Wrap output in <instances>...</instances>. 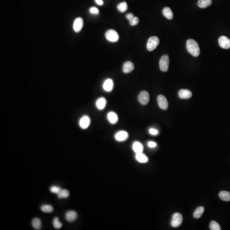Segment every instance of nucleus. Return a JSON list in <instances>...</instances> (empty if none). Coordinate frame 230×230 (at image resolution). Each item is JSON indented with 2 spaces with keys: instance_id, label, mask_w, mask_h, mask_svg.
<instances>
[{
  "instance_id": "5",
  "label": "nucleus",
  "mask_w": 230,
  "mask_h": 230,
  "mask_svg": "<svg viewBox=\"0 0 230 230\" xmlns=\"http://www.w3.org/2000/svg\"><path fill=\"white\" fill-rule=\"evenodd\" d=\"M183 222V217L179 213H176L173 215L171 221V225L174 228L179 227Z\"/></svg>"
},
{
  "instance_id": "22",
  "label": "nucleus",
  "mask_w": 230,
  "mask_h": 230,
  "mask_svg": "<svg viewBox=\"0 0 230 230\" xmlns=\"http://www.w3.org/2000/svg\"><path fill=\"white\" fill-rule=\"evenodd\" d=\"M212 4V0H199L198 5L201 8H206Z\"/></svg>"
},
{
  "instance_id": "36",
  "label": "nucleus",
  "mask_w": 230,
  "mask_h": 230,
  "mask_svg": "<svg viewBox=\"0 0 230 230\" xmlns=\"http://www.w3.org/2000/svg\"><path fill=\"white\" fill-rule=\"evenodd\" d=\"M96 3L98 5H102L103 4V1L102 0H95Z\"/></svg>"
},
{
  "instance_id": "16",
  "label": "nucleus",
  "mask_w": 230,
  "mask_h": 230,
  "mask_svg": "<svg viewBox=\"0 0 230 230\" xmlns=\"http://www.w3.org/2000/svg\"><path fill=\"white\" fill-rule=\"evenodd\" d=\"M103 89L107 92H110L113 89V81L110 79L105 80L103 84Z\"/></svg>"
},
{
  "instance_id": "33",
  "label": "nucleus",
  "mask_w": 230,
  "mask_h": 230,
  "mask_svg": "<svg viewBox=\"0 0 230 230\" xmlns=\"http://www.w3.org/2000/svg\"><path fill=\"white\" fill-rule=\"evenodd\" d=\"M149 133L151 135H156L158 134V131L154 128H151L149 130Z\"/></svg>"
},
{
  "instance_id": "26",
  "label": "nucleus",
  "mask_w": 230,
  "mask_h": 230,
  "mask_svg": "<svg viewBox=\"0 0 230 230\" xmlns=\"http://www.w3.org/2000/svg\"><path fill=\"white\" fill-rule=\"evenodd\" d=\"M117 9L121 13H124L128 9V6L126 2H122L118 4Z\"/></svg>"
},
{
  "instance_id": "18",
  "label": "nucleus",
  "mask_w": 230,
  "mask_h": 230,
  "mask_svg": "<svg viewBox=\"0 0 230 230\" xmlns=\"http://www.w3.org/2000/svg\"><path fill=\"white\" fill-rule=\"evenodd\" d=\"M135 158L137 161L141 163H146L148 161V158L147 155L142 153H136Z\"/></svg>"
},
{
  "instance_id": "2",
  "label": "nucleus",
  "mask_w": 230,
  "mask_h": 230,
  "mask_svg": "<svg viewBox=\"0 0 230 230\" xmlns=\"http://www.w3.org/2000/svg\"><path fill=\"white\" fill-rule=\"evenodd\" d=\"M160 41L156 36L151 37L148 40L147 44V48L149 51H152L156 49L160 44Z\"/></svg>"
},
{
  "instance_id": "13",
  "label": "nucleus",
  "mask_w": 230,
  "mask_h": 230,
  "mask_svg": "<svg viewBox=\"0 0 230 230\" xmlns=\"http://www.w3.org/2000/svg\"><path fill=\"white\" fill-rule=\"evenodd\" d=\"M192 96V94L190 90L182 89L179 92V96L181 99H189Z\"/></svg>"
},
{
  "instance_id": "9",
  "label": "nucleus",
  "mask_w": 230,
  "mask_h": 230,
  "mask_svg": "<svg viewBox=\"0 0 230 230\" xmlns=\"http://www.w3.org/2000/svg\"><path fill=\"white\" fill-rule=\"evenodd\" d=\"M129 135L126 131L121 130L117 132L115 134V140L120 142L125 141L128 139Z\"/></svg>"
},
{
  "instance_id": "20",
  "label": "nucleus",
  "mask_w": 230,
  "mask_h": 230,
  "mask_svg": "<svg viewBox=\"0 0 230 230\" xmlns=\"http://www.w3.org/2000/svg\"><path fill=\"white\" fill-rule=\"evenodd\" d=\"M162 14L165 18L169 20H171L174 18V13L170 7H165L162 10Z\"/></svg>"
},
{
  "instance_id": "7",
  "label": "nucleus",
  "mask_w": 230,
  "mask_h": 230,
  "mask_svg": "<svg viewBox=\"0 0 230 230\" xmlns=\"http://www.w3.org/2000/svg\"><path fill=\"white\" fill-rule=\"evenodd\" d=\"M150 96L148 93L146 91L140 92L138 96L139 101L142 105H146L149 101Z\"/></svg>"
},
{
  "instance_id": "21",
  "label": "nucleus",
  "mask_w": 230,
  "mask_h": 230,
  "mask_svg": "<svg viewBox=\"0 0 230 230\" xmlns=\"http://www.w3.org/2000/svg\"><path fill=\"white\" fill-rule=\"evenodd\" d=\"M219 198L223 201L229 202L230 201V192L228 191H222L219 194Z\"/></svg>"
},
{
  "instance_id": "34",
  "label": "nucleus",
  "mask_w": 230,
  "mask_h": 230,
  "mask_svg": "<svg viewBox=\"0 0 230 230\" xmlns=\"http://www.w3.org/2000/svg\"><path fill=\"white\" fill-rule=\"evenodd\" d=\"M148 146L150 148H155L156 147L157 144L154 141H150L148 142Z\"/></svg>"
},
{
  "instance_id": "32",
  "label": "nucleus",
  "mask_w": 230,
  "mask_h": 230,
  "mask_svg": "<svg viewBox=\"0 0 230 230\" xmlns=\"http://www.w3.org/2000/svg\"><path fill=\"white\" fill-rule=\"evenodd\" d=\"M90 12L94 14H98L99 13V10L95 7H91L90 9Z\"/></svg>"
},
{
  "instance_id": "31",
  "label": "nucleus",
  "mask_w": 230,
  "mask_h": 230,
  "mask_svg": "<svg viewBox=\"0 0 230 230\" xmlns=\"http://www.w3.org/2000/svg\"><path fill=\"white\" fill-rule=\"evenodd\" d=\"M139 18L137 17H134L132 20H130L129 22L131 26H134L137 25L139 23Z\"/></svg>"
},
{
  "instance_id": "6",
  "label": "nucleus",
  "mask_w": 230,
  "mask_h": 230,
  "mask_svg": "<svg viewBox=\"0 0 230 230\" xmlns=\"http://www.w3.org/2000/svg\"><path fill=\"white\" fill-rule=\"evenodd\" d=\"M157 102L161 109L166 110L168 108V103L165 96L160 95L157 97Z\"/></svg>"
},
{
  "instance_id": "8",
  "label": "nucleus",
  "mask_w": 230,
  "mask_h": 230,
  "mask_svg": "<svg viewBox=\"0 0 230 230\" xmlns=\"http://www.w3.org/2000/svg\"><path fill=\"white\" fill-rule=\"evenodd\" d=\"M219 44L221 47L223 49L230 48V40L225 36H222L219 39Z\"/></svg>"
},
{
  "instance_id": "23",
  "label": "nucleus",
  "mask_w": 230,
  "mask_h": 230,
  "mask_svg": "<svg viewBox=\"0 0 230 230\" xmlns=\"http://www.w3.org/2000/svg\"><path fill=\"white\" fill-rule=\"evenodd\" d=\"M205 211L204 207L200 206L196 209L193 213V217L196 219H199L202 217Z\"/></svg>"
},
{
  "instance_id": "27",
  "label": "nucleus",
  "mask_w": 230,
  "mask_h": 230,
  "mask_svg": "<svg viewBox=\"0 0 230 230\" xmlns=\"http://www.w3.org/2000/svg\"><path fill=\"white\" fill-rule=\"evenodd\" d=\"M41 209L43 212L46 213H52L53 211V207L49 205H44L41 206Z\"/></svg>"
},
{
  "instance_id": "4",
  "label": "nucleus",
  "mask_w": 230,
  "mask_h": 230,
  "mask_svg": "<svg viewBox=\"0 0 230 230\" xmlns=\"http://www.w3.org/2000/svg\"><path fill=\"white\" fill-rule=\"evenodd\" d=\"M105 37L108 41L112 42H116L119 39V35L114 30H109L105 33Z\"/></svg>"
},
{
  "instance_id": "3",
  "label": "nucleus",
  "mask_w": 230,
  "mask_h": 230,
  "mask_svg": "<svg viewBox=\"0 0 230 230\" xmlns=\"http://www.w3.org/2000/svg\"><path fill=\"white\" fill-rule=\"evenodd\" d=\"M169 58L167 55H164L162 56L160 60V70L164 72H167L169 68Z\"/></svg>"
},
{
  "instance_id": "29",
  "label": "nucleus",
  "mask_w": 230,
  "mask_h": 230,
  "mask_svg": "<svg viewBox=\"0 0 230 230\" xmlns=\"http://www.w3.org/2000/svg\"><path fill=\"white\" fill-rule=\"evenodd\" d=\"M53 225L56 229H60L62 227V224L58 219V218L55 217L53 220Z\"/></svg>"
},
{
  "instance_id": "15",
  "label": "nucleus",
  "mask_w": 230,
  "mask_h": 230,
  "mask_svg": "<svg viewBox=\"0 0 230 230\" xmlns=\"http://www.w3.org/2000/svg\"><path fill=\"white\" fill-rule=\"evenodd\" d=\"M134 69V65L130 61H127L124 64L123 71L124 73H128L132 72Z\"/></svg>"
},
{
  "instance_id": "11",
  "label": "nucleus",
  "mask_w": 230,
  "mask_h": 230,
  "mask_svg": "<svg viewBox=\"0 0 230 230\" xmlns=\"http://www.w3.org/2000/svg\"><path fill=\"white\" fill-rule=\"evenodd\" d=\"M90 123V120L89 116L84 115L80 119L79 122V124L80 127L83 129H86L88 128Z\"/></svg>"
},
{
  "instance_id": "25",
  "label": "nucleus",
  "mask_w": 230,
  "mask_h": 230,
  "mask_svg": "<svg viewBox=\"0 0 230 230\" xmlns=\"http://www.w3.org/2000/svg\"><path fill=\"white\" fill-rule=\"evenodd\" d=\"M32 226L35 229L40 230L41 227V222L39 219L35 218L32 221Z\"/></svg>"
},
{
  "instance_id": "19",
  "label": "nucleus",
  "mask_w": 230,
  "mask_h": 230,
  "mask_svg": "<svg viewBox=\"0 0 230 230\" xmlns=\"http://www.w3.org/2000/svg\"><path fill=\"white\" fill-rule=\"evenodd\" d=\"M132 148L133 150L136 153H142L144 149V147L142 144L139 141H137L134 142Z\"/></svg>"
},
{
  "instance_id": "35",
  "label": "nucleus",
  "mask_w": 230,
  "mask_h": 230,
  "mask_svg": "<svg viewBox=\"0 0 230 230\" xmlns=\"http://www.w3.org/2000/svg\"><path fill=\"white\" fill-rule=\"evenodd\" d=\"M126 18L130 21V20H132V19L134 17V14H133V13H127V14L126 15Z\"/></svg>"
},
{
  "instance_id": "10",
  "label": "nucleus",
  "mask_w": 230,
  "mask_h": 230,
  "mask_svg": "<svg viewBox=\"0 0 230 230\" xmlns=\"http://www.w3.org/2000/svg\"><path fill=\"white\" fill-rule=\"evenodd\" d=\"M84 25V21L82 18H76L73 23V28L74 31L79 32L82 30Z\"/></svg>"
},
{
  "instance_id": "17",
  "label": "nucleus",
  "mask_w": 230,
  "mask_h": 230,
  "mask_svg": "<svg viewBox=\"0 0 230 230\" xmlns=\"http://www.w3.org/2000/svg\"><path fill=\"white\" fill-rule=\"evenodd\" d=\"M107 101L105 98L101 97L97 99L96 101V105L97 108L99 110H102L106 107Z\"/></svg>"
},
{
  "instance_id": "14",
  "label": "nucleus",
  "mask_w": 230,
  "mask_h": 230,
  "mask_svg": "<svg viewBox=\"0 0 230 230\" xmlns=\"http://www.w3.org/2000/svg\"><path fill=\"white\" fill-rule=\"evenodd\" d=\"M77 218V214L73 210H70L68 211L65 215V218L66 220L69 222L74 221Z\"/></svg>"
},
{
  "instance_id": "28",
  "label": "nucleus",
  "mask_w": 230,
  "mask_h": 230,
  "mask_svg": "<svg viewBox=\"0 0 230 230\" xmlns=\"http://www.w3.org/2000/svg\"><path fill=\"white\" fill-rule=\"evenodd\" d=\"M210 229L211 230H221L220 225L217 222L212 221L210 223Z\"/></svg>"
},
{
  "instance_id": "12",
  "label": "nucleus",
  "mask_w": 230,
  "mask_h": 230,
  "mask_svg": "<svg viewBox=\"0 0 230 230\" xmlns=\"http://www.w3.org/2000/svg\"><path fill=\"white\" fill-rule=\"evenodd\" d=\"M107 118L109 122L112 124H115L119 120L118 115L114 112H110L107 115Z\"/></svg>"
},
{
  "instance_id": "1",
  "label": "nucleus",
  "mask_w": 230,
  "mask_h": 230,
  "mask_svg": "<svg viewBox=\"0 0 230 230\" xmlns=\"http://www.w3.org/2000/svg\"><path fill=\"white\" fill-rule=\"evenodd\" d=\"M186 47L188 52L193 56L197 57L200 55V47L195 40L192 39L188 40L186 43Z\"/></svg>"
},
{
  "instance_id": "24",
  "label": "nucleus",
  "mask_w": 230,
  "mask_h": 230,
  "mask_svg": "<svg viewBox=\"0 0 230 230\" xmlns=\"http://www.w3.org/2000/svg\"><path fill=\"white\" fill-rule=\"evenodd\" d=\"M57 195L59 199H65L69 196L70 192L68 190L61 189Z\"/></svg>"
},
{
  "instance_id": "30",
  "label": "nucleus",
  "mask_w": 230,
  "mask_h": 230,
  "mask_svg": "<svg viewBox=\"0 0 230 230\" xmlns=\"http://www.w3.org/2000/svg\"><path fill=\"white\" fill-rule=\"evenodd\" d=\"M61 189L60 187L57 186H52L50 188V191L52 193H56L58 194L61 190Z\"/></svg>"
}]
</instances>
